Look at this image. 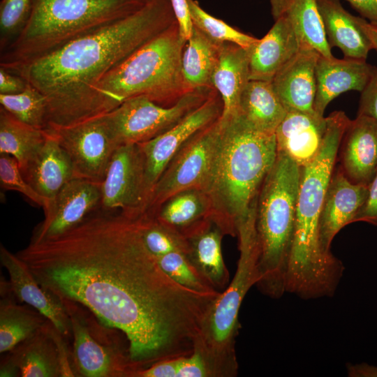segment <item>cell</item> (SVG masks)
<instances>
[{
    "label": "cell",
    "instance_id": "cell-25",
    "mask_svg": "<svg viewBox=\"0 0 377 377\" xmlns=\"http://www.w3.org/2000/svg\"><path fill=\"white\" fill-rule=\"evenodd\" d=\"M251 48L233 43L221 44L219 60L212 78V87L223 102L221 117L235 114L242 91L250 80Z\"/></svg>",
    "mask_w": 377,
    "mask_h": 377
},
{
    "label": "cell",
    "instance_id": "cell-47",
    "mask_svg": "<svg viewBox=\"0 0 377 377\" xmlns=\"http://www.w3.org/2000/svg\"><path fill=\"white\" fill-rule=\"evenodd\" d=\"M20 376V368L14 359L12 353L3 359L1 362L0 376L1 377H13Z\"/></svg>",
    "mask_w": 377,
    "mask_h": 377
},
{
    "label": "cell",
    "instance_id": "cell-19",
    "mask_svg": "<svg viewBox=\"0 0 377 377\" xmlns=\"http://www.w3.org/2000/svg\"><path fill=\"white\" fill-rule=\"evenodd\" d=\"M338 154L345 176L352 183L368 186L377 169V122L357 115L343 135Z\"/></svg>",
    "mask_w": 377,
    "mask_h": 377
},
{
    "label": "cell",
    "instance_id": "cell-46",
    "mask_svg": "<svg viewBox=\"0 0 377 377\" xmlns=\"http://www.w3.org/2000/svg\"><path fill=\"white\" fill-rule=\"evenodd\" d=\"M347 372L350 377H377V367L367 363L347 364Z\"/></svg>",
    "mask_w": 377,
    "mask_h": 377
},
{
    "label": "cell",
    "instance_id": "cell-33",
    "mask_svg": "<svg viewBox=\"0 0 377 377\" xmlns=\"http://www.w3.org/2000/svg\"><path fill=\"white\" fill-rule=\"evenodd\" d=\"M30 306L16 304L9 299L1 300L0 353L10 352L27 339L47 322V319Z\"/></svg>",
    "mask_w": 377,
    "mask_h": 377
},
{
    "label": "cell",
    "instance_id": "cell-12",
    "mask_svg": "<svg viewBox=\"0 0 377 377\" xmlns=\"http://www.w3.org/2000/svg\"><path fill=\"white\" fill-rule=\"evenodd\" d=\"M101 193L103 210L121 211L134 216L146 212L149 195L145 159L138 144L116 149L101 183Z\"/></svg>",
    "mask_w": 377,
    "mask_h": 377
},
{
    "label": "cell",
    "instance_id": "cell-17",
    "mask_svg": "<svg viewBox=\"0 0 377 377\" xmlns=\"http://www.w3.org/2000/svg\"><path fill=\"white\" fill-rule=\"evenodd\" d=\"M368 186L352 183L339 167L330 181L319 220V237L322 249L330 251L336 235L354 218L367 196Z\"/></svg>",
    "mask_w": 377,
    "mask_h": 377
},
{
    "label": "cell",
    "instance_id": "cell-28",
    "mask_svg": "<svg viewBox=\"0 0 377 377\" xmlns=\"http://www.w3.org/2000/svg\"><path fill=\"white\" fill-rule=\"evenodd\" d=\"M286 113L272 82L262 80H249L236 112L251 128L266 133H275Z\"/></svg>",
    "mask_w": 377,
    "mask_h": 377
},
{
    "label": "cell",
    "instance_id": "cell-7",
    "mask_svg": "<svg viewBox=\"0 0 377 377\" xmlns=\"http://www.w3.org/2000/svg\"><path fill=\"white\" fill-rule=\"evenodd\" d=\"M148 0H34L25 26L0 56V67L25 62L126 17Z\"/></svg>",
    "mask_w": 377,
    "mask_h": 377
},
{
    "label": "cell",
    "instance_id": "cell-10",
    "mask_svg": "<svg viewBox=\"0 0 377 377\" xmlns=\"http://www.w3.org/2000/svg\"><path fill=\"white\" fill-rule=\"evenodd\" d=\"M219 118L192 136L172 157L150 193L146 212L154 214L180 191L202 190L219 135Z\"/></svg>",
    "mask_w": 377,
    "mask_h": 377
},
{
    "label": "cell",
    "instance_id": "cell-34",
    "mask_svg": "<svg viewBox=\"0 0 377 377\" xmlns=\"http://www.w3.org/2000/svg\"><path fill=\"white\" fill-rule=\"evenodd\" d=\"M0 103L2 108L22 122L40 129L47 128V100L29 83L20 93L0 94Z\"/></svg>",
    "mask_w": 377,
    "mask_h": 377
},
{
    "label": "cell",
    "instance_id": "cell-48",
    "mask_svg": "<svg viewBox=\"0 0 377 377\" xmlns=\"http://www.w3.org/2000/svg\"><path fill=\"white\" fill-rule=\"evenodd\" d=\"M359 22L362 31L371 43L373 49L377 51V23L368 22L360 17Z\"/></svg>",
    "mask_w": 377,
    "mask_h": 377
},
{
    "label": "cell",
    "instance_id": "cell-11",
    "mask_svg": "<svg viewBox=\"0 0 377 377\" xmlns=\"http://www.w3.org/2000/svg\"><path fill=\"white\" fill-rule=\"evenodd\" d=\"M70 157L75 177L101 184L119 147L105 114L66 126L47 128Z\"/></svg>",
    "mask_w": 377,
    "mask_h": 377
},
{
    "label": "cell",
    "instance_id": "cell-3",
    "mask_svg": "<svg viewBox=\"0 0 377 377\" xmlns=\"http://www.w3.org/2000/svg\"><path fill=\"white\" fill-rule=\"evenodd\" d=\"M326 121L318 154L301 168L295 232L286 276V292L303 300L332 297L344 271L341 261L322 249L319 220L339 148L351 120L343 112L335 111Z\"/></svg>",
    "mask_w": 377,
    "mask_h": 377
},
{
    "label": "cell",
    "instance_id": "cell-35",
    "mask_svg": "<svg viewBox=\"0 0 377 377\" xmlns=\"http://www.w3.org/2000/svg\"><path fill=\"white\" fill-rule=\"evenodd\" d=\"M139 223L142 241L156 258L174 251L186 253L188 242L181 232L162 223L146 212L139 216Z\"/></svg>",
    "mask_w": 377,
    "mask_h": 377
},
{
    "label": "cell",
    "instance_id": "cell-30",
    "mask_svg": "<svg viewBox=\"0 0 377 377\" xmlns=\"http://www.w3.org/2000/svg\"><path fill=\"white\" fill-rule=\"evenodd\" d=\"M221 44L193 26L182 56V72L188 91L213 88L212 78L219 60Z\"/></svg>",
    "mask_w": 377,
    "mask_h": 377
},
{
    "label": "cell",
    "instance_id": "cell-27",
    "mask_svg": "<svg viewBox=\"0 0 377 377\" xmlns=\"http://www.w3.org/2000/svg\"><path fill=\"white\" fill-rule=\"evenodd\" d=\"M274 19L283 16L291 24L300 48H310L333 58L317 0H270Z\"/></svg>",
    "mask_w": 377,
    "mask_h": 377
},
{
    "label": "cell",
    "instance_id": "cell-9",
    "mask_svg": "<svg viewBox=\"0 0 377 377\" xmlns=\"http://www.w3.org/2000/svg\"><path fill=\"white\" fill-rule=\"evenodd\" d=\"M215 89L191 91L170 106L159 105L138 96L129 98L105 114L118 146L139 144L163 133L204 103Z\"/></svg>",
    "mask_w": 377,
    "mask_h": 377
},
{
    "label": "cell",
    "instance_id": "cell-26",
    "mask_svg": "<svg viewBox=\"0 0 377 377\" xmlns=\"http://www.w3.org/2000/svg\"><path fill=\"white\" fill-rule=\"evenodd\" d=\"M317 5L330 47H339L346 58L367 59L373 47L360 17L346 10L339 0H317Z\"/></svg>",
    "mask_w": 377,
    "mask_h": 377
},
{
    "label": "cell",
    "instance_id": "cell-5",
    "mask_svg": "<svg viewBox=\"0 0 377 377\" xmlns=\"http://www.w3.org/2000/svg\"><path fill=\"white\" fill-rule=\"evenodd\" d=\"M186 43L176 21L112 68L94 88V117L138 96L164 106L176 103L189 92L182 72Z\"/></svg>",
    "mask_w": 377,
    "mask_h": 377
},
{
    "label": "cell",
    "instance_id": "cell-45",
    "mask_svg": "<svg viewBox=\"0 0 377 377\" xmlns=\"http://www.w3.org/2000/svg\"><path fill=\"white\" fill-rule=\"evenodd\" d=\"M370 22L377 23V0H346Z\"/></svg>",
    "mask_w": 377,
    "mask_h": 377
},
{
    "label": "cell",
    "instance_id": "cell-15",
    "mask_svg": "<svg viewBox=\"0 0 377 377\" xmlns=\"http://www.w3.org/2000/svg\"><path fill=\"white\" fill-rule=\"evenodd\" d=\"M101 184L75 177L57 193L45 219L34 229L30 243L59 236L101 207Z\"/></svg>",
    "mask_w": 377,
    "mask_h": 377
},
{
    "label": "cell",
    "instance_id": "cell-23",
    "mask_svg": "<svg viewBox=\"0 0 377 377\" xmlns=\"http://www.w3.org/2000/svg\"><path fill=\"white\" fill-rule=\"evenodd\" d=\"M184 235L188 242L186 253L202 277L221 292L229 283L230 274L222 253L221 229L209 218L188 230Z\"/></svg>",
    "mask_w": 377,
    "mask_h": 377
},
{
    "label": "cell",
    "instance_id": "cell-31",
    "mask_svg": "<svg viewBox=\"0 0 377 377\" xmlns=\"http://www.w3.org/2000/svg\"><path fill=\"white\" fill-rule=\"evenodd\" d=\"M209 211L210 203L206 193L201 189L191 188L171 196L152 215L184 235L209 218Z\"/></svg>",
    "mask_w": 377,
    "mask_h": 377
},
{
    "label": "cell",
    "instance_id": "cell-16",
    "mask_svg": "<svg viewBox=\"0 0 377 377\" xmlns=\"http://www.w3.org/2000/svg\"><path fill=\"white\" fill-rule=\"evenodd\" d=\"M0 259L8 273L9 288L15 297L38 311L64 336L68 337L71 334V319L64 302L45 290L28 266L2 244Z\"/></svg>",
    "mask_w": 377,
    "mask_h": 377
},
{
    "label": "cell",
    "instance_id": "cell-8",
    "mask_svg": "<svg viewBox=\"0 0 377 377\" xmlns=\"http://www.w3.org/2000/svg\"><path fill=\"white\" fill-rule=\"evenodd\" d=\"M237 237L239 257L235 274L205 313L193 349L207 361L215 377H234L238 373L235 340L240 327L239 309L246 293L258 280L255 212L239 225Z\"/></svg>",
    "mask_w": 377,
    "mask_h": 377
},
{
    "label": "cell",
    "instance_id": "cell-32",
    "mask_svg": "<svg viewBox=\"0 0 377 377\" xmlns=\"http://www.w3.org/2000/svg\"><path fill=\"white\" fill-rule=\"evenodd\" d=\"M47 132L19 120L1 107L0 154L14 157L21 169L45 142Z\"/></svg>",
    "mask_w": 377,
    "mask_h": 377
},
{
    "label": "cell",
    "instance_id": "cell-39",
    "mask_svg": "<svg viewBox=\"0 0 377 377\" xmlns=\"http://www.w3.org/2000/svg\"><path fill=\"white\" fill-rule=\"evenodd\" d=\"M0 183L3 189L18 192L34 204L43 207L44 212L47 209V201L27 182L17 160L10 155L0 156Z\"/></svg>",
    "mask_w": 377,
    "mask_h": 377
},
{
    "label": "cell",
    "instance_id": "cell-21",
    "mask_svg": "<svg viewBox=\"0 0 377 377\" xmlns=\"http://www.w3.org/2000/svg\"><path fill=\"white\" fill-rule=\"evenodd\" d=\"M374 66L366 59H339L320 55L316 68V94L313 110L324 117L327 105L341 94L355 90L362 91L367 85Z\"/></svg>",
    "mask_w": 377,
    "mask_h": 377
},
{
    "label": "cell",
    "instance_id": "cell-37",
    "mask_svg": "<svg viewBox=\"0 0 377 377\" xmlns=\"http://www.w3.org/2000/svg\"><path fill=\"white\" fill-rule=\"evenodd\" d=\"M156 259L163 272L179 285L198 293H219L198 272L185 253L170 252Z\"/></svg>",
    "mask_w": 377,
    "mask_h": 377
},
{
    "label": "cell",
    "instance_id": "cell-20",
    "mask_svg": "<svg viewBox=\"0 0 377 377\" xmlns=\"http://www.w3.org/2000/svg\"><path fill=\"white\" fill-rule=\"evenodd\" d=\"M41 147L20 169L32 188L48 202L46 213L61 188L75 177L73 163L64 149L47 130Z\"/></svg>",
    "mask_w": 377,
    "mask_h": 377
},
{
    "label": "cell",
    "instance_id": "cell-13",
    "mask_svg": "<svg viewBox=\"0 0 377 377\" xmlns=\"http://www.w3.org/2000/svg\"><path fill=\"white\" fill-rule=\"evenodd\" d=\"M222 112L221 98L214 90L204 103L172 128L149 141L138 144L145 159L149 198L154 186L179 149L195 133L216 121Z\"/></svg>",
    "mask_w": 377,
    "mask_h": 377
},
{
    "label": "cell",
    "instance_id": "cell-41",
    "mask_svg": "<svg viewBox=\"0 0 377 377\" xmlns=\"http://www.w3.org/2000/svg\"><path fill=\"white\" fill-rule=\"evenodd\" d=\"M357 115H364L377 122V68L374 66L371 75L361 91Z\"/></svg>",
    "mask_w": 377,
    "mask_h": 377
},
{
    "label": "cell",
    "instance_id": "cell-38",
    "mask_svg": "<svg viewBox=\"0 0 377 377\" xmlns=\"http://www.w3.org/2000/svg\"><path fill=\"white\" fill-rule=\"evenodd\" d=\"M34 0H1L0 2V50L18 36L31 15Z\"/></svg>",
    "mask_w": 377,
    "mask_h": 377
},
{
    "label": "cell",
    "instance_id": "cell-29",
    "mask_svg": "<svg viewBox=\"0 0 377 377\" xmlns=\"http://www.w3.org/2000/svg\"><path fill=\"white\" fill-rule=\"evenodd\" d=\"M52 325L47 320L40 330L10 351L20 368V376H61Z\"/></svg>",
    "mask_w": 377,
    "mask_h": 377
},
{
    "label": "cell",
    "instance_id": "cell-4",
    "mask_svg": "<svg viewBox=\"0 0 377 377\" xmlns=\"http://www.w3.org/2000/svg\"><path fill=\"white\" fill-rule=\"evenodd\" d=\"M220 131L202 191L210 203L209 219L225 235L256 209L262 184L276 156L275 133L253 129L237 114L220 117Z\"/></svg>",
    "mask_w": 377,
    "mask_h": 377
},
{
    "label": "cell",
    "instance_id": "cell-40",
    "mask_svg": "<svg viewBox=\"0 0 377 377\" xmlns=\"http://www.w3.org/2000/svg\"><path fill=\"white\" fill-rule=\"evenodd\" d=\"M176 377H215L207 361L197 352L175 357Z\"/></svg>",
    "mask_w": 377,
    "mask_h": 377
},
{
    "label": "cell",
    "instance_id": "cell-14",
    "mask_svg": "<svg viewBox=\"0 0 377 377\" xmlns=\"http://www.w3.org/2000/svg\"><path fill=\"white\" fill-rule=\"evenodd\" d=\"M67 308L73 337V360L77 376L133 377L136 369L127 351L108 344L94 334L76 303L63 302Z\"/></svg>",
    "mask_w": 377,
    "mask_h": 377
},
{
    "label": "cell",
    "instance_id": "cell-1",
    "mask_svg": "<svg viewBox=\"0 0 377 377\" xmlns=\"http://www.w3.org/2000/svg\"><path fill=\"white\" fill-rule=\"evenodd\" d=\"M140 216L100 209L16 253L45 290L121 332L136 370L191 353L219 294L195 292L170 278L142 241Z\"/></svg>",
    "mask_w": 377,
    "mask_h": 377
},
{
    "label": "cell",
    "instance_id": "cell-2",
    "mask_svg": "<svg viewBox=\"0 0 377 377\" xmlns=\"http://www.w3.org/2000/svg\"><path fill=\"white\" fill-rule=\"evenodd\" d=\"M175 22L170 0H148L126 17L3 68L45 96L47 128L72 125L94 117L93 90L103 77Z\"/></svg>",
    "mask_w": 377,
    "mask_h": 377
},
{
    "label": "cell",
    "instance_id": "cell-36",
    "mask_svg": "<svg viewBox=\"0 0 377 377\" xmlns=\"http://www.w3.org/2000/svg\"><path fill=\"white\" fill-rule=\"evenodd\" d=\"M193 24L216 43H233L249 49L258 40L213 17L202 8L195 0H187Z\"/></svg>",
    "mask_w": 377,
    "mask_h": 377
},
{
    "label": "cell",
    "instance_id": "cell-42",
    "mask_svg": "<svg viewBox=\"0 0 377 377\" xmlns=\"http://www.w3.org/2000/svg\"><path fill=\"white\" fill-rule=\"evenodd\" d=\"M360 221L377 226V169L368 185L367 198L353 220Z\"/></svg>",
    "mask_w": 377,
    "mask_h": 377
},
{
    "label": "cell",
    "instance_id": "cell-24",
    "mask_svg": "<svg viewBox=\"0 0 377 377\" xmlns=\"http://www.w3.org/2000/svg\"><path fill=\"white\" fill-rule=\"evenodd\" d=\"M300 49L298 38L286 17L275 18L267 34L251 49L250 80L272 82Z\"/></svg>",
    "mask_w": 377,
    "mask_h": 377
},
{
    "label": "cell",
    "instance_id": "cell-6",
    "mask_svg": "<svg viewBox=\"0 0 377 377\" xmlns=\"http://www.w3.org/2000/svg\"><path fill=\"white\" fill-rule=\"evenodd\" d=\"M301 168L277 153L258 196L256 230L259 248V290L271 298L286 293V276L293 244Z\"/></svg>",
    "mask_w": 377,
    "mask_h": 377
},
{
    "label": "cell",
    "instance_id": "cell-43",
    "mask_svg": "<svg viewBox=\"0 0 377 377\" xmlns=\"http://www.w3.org/2000/svg\"><path fill=\"white\" fill-rule=\"evenodd\" d=\"M182 37L187 41L193 29L187 0H170Z\"/></svg>",
    "mask_w": 377,
    "mask_h": 377
},
{
    "label": "cell",
    "instance_id": "cell-18",
    "mask_svg": "<svg viewBox=\"0 0 377 377\" xmlns=\"http://www.w3.org/2000/svg\"><path fill=\"white\" fill-rule=\"evenodd\" d=\"M320 55L315 50L300 48L272 80L274 90L287 112L316 114L313 110L316 68Z\"/></svg>",
    "mask_w": 377,
    "mask_h": 377
},
{
    "label": "cell",
    "instance_id": "cell-44",
    "mask_svg": "<svg viewBox=\"0 0 377 377\" xmlns=\"http://www.w3.org/2000/svg\"><path fill=\"white\" fill-rule=\"evenodd\" d=\"M28 82L21 76L0 67V94H15L24 91Z\"/></svg>",
    "mask_w": 377,
    "mask_h": 377
},
{
    "label": "cell",
    "instance_id": "cell-22",
    "mask_svg": "<svg viewBox=\"0 0 377 377\" xmlns=\"http://www.w3.org/2000/svg\"><path fill=\"white\" fill-rule=\"evenodd\" d=\"M327 126L326 117L297 111L287 112L275 131L277 153L290 157L300 168L318 154Z\"/></svg>",
    "mask_w": 377,
    "mask_h": 377
}]
</instances>
